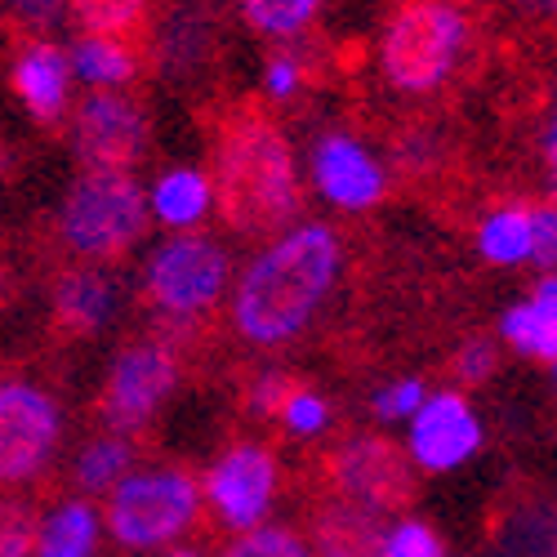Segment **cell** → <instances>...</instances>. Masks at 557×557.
<instances>
[{"label": "cell", "mask_w": 557, "mask_h": 557, "mask_svg": "<svg viewBox=\"0 0 557 557\" xmlns=\"http://www.w3.org/2000/svg\"><path fill=\"white\" fill-rule=\"evenodd\" d=\"M214 206L227 227L263 237L299 214L290 138L263 108H237L214 129Z\"/></svg>", "instance_id": "1"}, {"label": "cell", "mask_w": 557, "mask_h": 557, "mask_svg": "<svg viewBox=\"0 0 557 557\" xmlns=\"http://www.w3.org/2000/svg\"><path fill=\"white\" fill-rule=\"evenodd\" d=\"M335 272H339V242L331 227L308 223L286 232L282 242H272L242 272L237 304H232L237 331L263 348L295 339L317 312V304L331 295Z\"/></svg>", "instance_id": "2"}, {"label": "cell", "mask_w": 557, "mask_h": 557, "mask_svg": "<svg viewBox=\"0 0 557 557\" xmlns=\"http://www.w3.org/2000/svg\"><path fill=\"white\" fill-rule=\"evenodd\" d=\"M59 227L72 250L89 259H112L129 250L138 232L148 227L144 188L125 170H85L63 197Z\"/></svg>", "instance_id": "3"}, {"label": "cell", "mask_w": 557, "mask_h": 557, "mask_svg": "<svg viewBox=\"0 0 557 557\" xmlns=\"http://www.w3.org/2000/svg\"><path fill=\"white\" fill-rule=\"evenodd\" d=\"M463 45V10L450 0H406L384 32V76L406 95L437 89Z\"/></svg>", "instance_id": "4"}, {"label": "cell", "mask_w": 557, "mask_h": 557, "mask_svg": "<svg viewBox=\"0 0 557 557\" xmlns=\"http://www.w3.org/2000/svg\"><path fill=\"white\" fill-rule=\"evenodd\" d=\"M112 535L125 548L174 544L197 518V482L178 469H152L116 482L112 495Z\"/></svg>", "instance_id": "5"}, {"label": "cell", "mask_w": 557, "mask_h": 557, "mask_svg": "<svg viewBox=\"0 0 557 557\" xmlns=\"http://www.w3.org/2000/svg\"><path fill=\"white\" fill-rule=\"evenodd\" d=\"M59 446V406L32 384H0V486L27 482Z\"/></svg>", "instance_id": "6"}, {"label": "cell", "mask_w": 557, "mask_h": 557, "mask_svg": "<svg viewBox=\"0 0 557 557\" xmlns=\"http://www.w3.org/2000/svg\"><path fill=\"white\" fill-rule=\"evenodd\" d=\"M227 255L206 237H174L148 263V295L165 312H201L223 295Z\"/></svg>", "instance_id": "7"}, {"label": "cell", "mask_w": 557, "mask_h": 557, "mask_svg": "<svg viewBox=\"0 0 557 557\" xmlns=\"http://www.w3.org/2000/svg\"><path fill=\"white\" fill-rule=\"evenodd\" d=\"M335 486L348 504L370 508V513H393V508L414 499L410 459L388 437H357L331 459Z\"/></svg>", "instance_id": "8"}, {"label": "cell", "mask_w": 557, "mask_h": 557, "mask_svg": "<svg viewBox=\"0 0 557 557\" xmlns=\"http://www.w3.org/2000/svg\"><path fill=\"white\" fill-rule=\"evenodd\" d=\"M178 384V361L161 344H138L125 348L112 366V380L103 388V414L116 429H138L148 424L157 406L174 393Z\"/></svg>", "instance_id": "9"}, {"label": "cell", "mask_w": 557, "mask_h": 557, "mask_svg": "<svg viewBox=\"0 0 557 557\" xmlns=\"http://www.w3.org/2000/svg\"><path fill=\"white\" fill-rule=\"evenodd\" d=\"M148 144V116L129 99L99 89L76 112V152L89 170H125L144 157Z\"/></svg>", "instance_id": "10"}, {"label": "cell", "mask_w": 557, "mask_h": 557, "mask_svg": "<svg viewBox=\"0 0 557 557\" xmlns=\"http://www.w3.org/2000/svg\"><path fill=\"white\" fill-rule=\"evenodd\" d=\"M206 495L219 518L237 531H255L276 495V459L263 446H232L206 478Z\"/></svg>", "instance_id": "11"}, {"label": "cell", "mask_w": 557, "mask_h": 557, "mask_svg": "<svg viewBox=\"0 0 557 557\" xmlns=\"http://www.w3.org/2000/svg\"><path fill=\"white\" fill-rule=\"evenodd\" d=\"M482 446V424L463 393H433L420 401L410 424V455L429 473H450Z\"/></svg>", "instance_id": "12"}, {"label": "cell", "mask_w": 557, "mask_h": 557, "mask_svg": "<svg viewBox=\"0 0 557 557\" xmlns=\"http://www.w3.org/2000/svg\"><path fill=\"white\" fill-rule=\"evenodd\" d=\"M312 178H317L321 197L344 206V210H366L384 197V170L375 165V157L366 148H357L344 134H331L317 144Z\"/></svg>", "instance_id": "13"}, {"label": "cell", "mask_w": 557, "mask_h": 557, "mask_svg": "<svg viewBox=\"0 0 557 557\" xmlns=\"http://www.w3.org/2000/svg\"><path fill=\"white\" fill-rule=\"evenodd\" d=\"M67 81H72V63L59 45H27V54L14 63V89L27 103V112L45 125H54L67 112Z\"/></svg>", "instance_id": "14"}, {"label": "cell", "mask_w": 557, "mask_h": 557, "mask_svg": "<svg viewBox=\"0 0 557 557\" xmlns=\"http://www.w3.org/2000/svg\"><path fill=\"white\" fill-rule=\"evenodd\" d=\"M499 331L522 357H540L544 366H553V357H557V286H553V276H544L540 290L527 304H513L504 312Z\"/></svg>", "instance_id": "15"}, {"label": "cell", "mask_w": 557, "mask_h": 557, "mask_svg": "<svg viewBox=\"0 0 557 557\" xmlns=\"http://www.w3.org/2000/svg\"><path fill=\"white\" fill-rule=\"evenodd\" d=\"M116 308V290L103 272H72L54 290V317L63 335H95Z\"/></svg>", "instance_id": "16"}, {"label": "cell", "mask_w": 557, "mask_h": 557, "mask_svg": "<svg viewBox=\"0 0 557 557\" xmlns=\"http://www.w3.org/2000/svg\"><path fill=\"white\" fill-rule=\"evenodd\" d=\"M384 531L375 527V513L357 504H331L326 513H317V544L326 557H375Z\"/></svg>", "instance_id": "17"}, {"label": "cell", "mask_w": 557, "mask_h": 557, "mask_svg": "<svg viewBox=\"0 0 557 557\" xmlns=\"http://www.w3.org/2000/svg\"><path fill=\"white\" fill-rule=\"evenodd\" d=\"M95 544H99V513L85 499H72L40 527L36 557H95Z\"/></svg>", "instance_id": "18"}, {"label": "cell", "mask_w": 557, "mask_h": 557, "mask_svg": "<svg viewBox=\"0 0 557 557\" xmlns=\"http://www.w3.org/2000/svg\"><path fill=\"white\" fill-rule=\"evenodd\" d=\"M152 206L170 227H188L210 210V178L197 170H170L152 188Z\"/></svg>", "instance_id": "19"}, {"label": "cell", "mask_w": 557, "mask_h": 557, "mask_svg": "<svg viewBox=\"0 0 557 557\" xmlns=\"http://www.w3.org/2000/svg\"><path fill=\"white\" fill-rule=\"evenodd\" d=\"M72 14L85 27V36L99 40H129L148 18V0H72Z\"/></svg>", "instance_id": "20"}, {"label": "cell", "mask_w": 557, "mask_h": 557, "mask_svg": "<svg viewBox=\"0 0 557 557\" xmlns=\"http://www.w3.org/2000/svg\"><path fill=\"white\" fill-rule=\"evenodd\" d=\"M478 246L491 263H527L531 259V210H522V206L495 210L482 223Z\"/></svg>", "instance_id": "21"}, {"label": "cell", "mask_w": 557, "mask_h": 557, "mask_svg": "<svg viewBox=\"0 0 557 557\" xmlns=\"http://www.w3.org/2000/svg\"><path fill=\"white\" fill-rule=\"evenodd\" d=\"M76 67V76L95 81V85H121L134 76V59H129V45L121 40H99V36H85L76 45V59H67Z\"/></svg>", "instance_id": "22"}, {"label": "cell", "mask_w": 557, "mask_h": 557, "mask_svg": "<svg viewBox=\"0 0 557 557\" xmlns=\"http://www.w3.org/2000/svg\"><path fill=\"white\" fill-rule=\"evenodd\" d=\"M321 0H242V14L263 36H295L312 23Z\"/></svg>", "instance_id": "23"}, {"label": "cell", "mask_w": 557, "mask_h": 557, "mask_svg": "<svg viewBox=\"0 0 557 557\" xmlns=\"http://www.w3.org/2000/svg\"><path fill=\"white\" fill-rule=\"evenodd\" d=\"M125 469H129V446L116 442V437L95 442V446H89V450L76 459V478H81V486H89V491H108L112 482L125 478Z\"/></svg>", "instance_id": "24"}, {"label": "cell", "mask_w": 557, "mask_h": 557, "mask_svg": "<svg viewBox=\"0 0 557 557\" xmlns=\"http://www.w3.org/2000/svg\"><path fill=\"white\" fill-rule=\"evenodd\" d=\"M40 535L36 508L23 499H0V557H32Z\"/></svg>", "instance_id": "25"}, {"label": "cell", "mask_w": 557, "mask_h": 557, "mask_svg": "<svg viewBox=\"0 0 557 557\" xmlns=\"http://www.w3.org/2000/svg\"><path fill=\"white\" fill-rule=\"evenodd\" d=\"M223 557H312V553L295 531L259 527V531H246L232 548H223Z\"/></svg>", "instance_id": "26"}, {"label": "cell", "mask_w": 557, "mask_h": 557, "mask_svg": "<svg viewBox=\"0 0 557 557\" xmlns=\"http://www.w3.org/2000/svg\"><path fill=\"white\" fill-rule=\"evenodd\" d=\"M375 557H446L442 540L433 527L424 522H397L384 540H380V553Z\"/></svg>", "instance_id": "27"}, {"label": "cell", "mask_w": 557, "mask_h": 557, "mask_svg": "<svg viewBox=\"0 0 557 557\" xmlns=\"http://www.w3.org/2000/svg\"><path fill=\"white\" fill-rule=\"evenodd\" d=\"M286 424H290V433H299V437H308V433H321L326 429V420H331V406L321 401V397H312V393H295L290 401H286Z\"/></svg>", "instance_id": "28"}, {"label": "cell", "mask_w": 557, "mask_h": 557, "mask_svg": "<svg viewBox=\"0 0 557 557\" xmlns=\"http://www.w3.org/2000/svg\"><path fill=\"white\" fill-rule=\"evenodd\" d=\"M420 401H424V384L420 380H401V384H393V388H384L375 397V414L380 420H401V414L420 410Z\"/></svg>", "instance_id": "29"}, {"label": "cell", "mask_w": 557, "mask_h": 557, "mask_svg": "<svg viewBox=\"0 0 557 557\" xmlns=\"http://www.w3.org/2000/svg\"><path fill=\"white\" fill-rule=\"evenodd\" d=\"M553 255H557V214L553 206H540L531 210V259L540 268H553Z\"/></svg>", "instance_id": "30"}, {"label": "cell", "mask_w": 557, "mask_h": 557, "mask_svg": "<svg viewBox=\"0 0 557 557\" xmlns=\"http://www.w3.org/2000/svg\"><path fill=\"white\" fill-rule=\"evenodd\" d=\"M491 370H495V344L478 339V344H463V348H459V357H455V375H459L463 384H482Z\"/></svg>", "instance_id": "31"}, {"label": "cell", "mask_w": 557, "mask_h": 557, "mask_svg": "<svg viewBox=\"0 0 557 557\" xmlns=\"http://www.w3.org/2000/svg\"><path fill=\"white\" fill-rule=\"evenodd\" d=\"M295 393H299L295 380H286V375H263V380L255 384V393H250V406H255L259 414H282Z\"/></svg>", "instance_id": "32"}, {"label": "cell", "mask_w": 557, "mask_h": 557, "mask_svg": "<svg viewBox=\"0 0 557 557\" xmlns=\"http://www.w3.org/2000/svg\"><path fill=\"white\" fill-rule=\"evenodd\" d=\"M295 89H299V63L295 59H272V67H268V95L286 99V95H295Z\"/></svg>", "instance_id": "33"}, {"label": "cell", "mask_w": 557, "mask_h": 557, "mask_svg": "<svg viewBox=\"0 0 557 557\" xmlns=\"http://www.w3.org/2000/svg\"><path fill=\"white\" fill-rule=\"evenodd\" d=\"M18 14H23L27 23H50L54 0H18Z\"/></svg>", "instance_id": "34"}, {"label": "cell", "mask_w": 557, "mask_h": 557, "mask_svg": "<svg viewBox=\"0 0 557 557\" xmlns=\"http://www.w3.org/2000/svg\"><path fill=\"white\" fill-rule=\"evenodd\" d=\"M174 557H197V553H174Z\"/></svg>", "instance_id": "35"}]
</instances>
